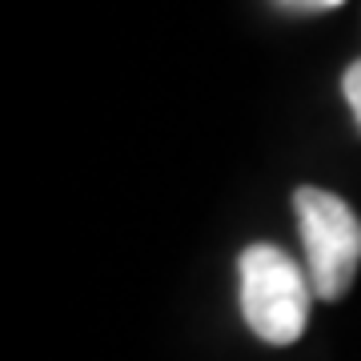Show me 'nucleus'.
Returning a JSON list of instances; mask_svg holds the SVG:
<instances>
[{"label":"nucleus","mask_w":361,"mask_h":361,"mask_svg":"<svg viewBox=\"0 0 361 361\" xmlns=\"http://www.w3.org/2000/svg\"><path fill=\"white\" fill-rule=\"evenodd\" d=\"M241 273V313L249 329L269 345H293L310 325L313 285L285 249L257 241L237 257Z\"/></svg>","instance_id":"f257e3e1"},{"label":"nucleus","mask_w":361,"mask_h":361,"mask_svg":"<svg viewBox=\"0 0 361 361\" xmlns=\"http://www.w3.org/2000/svg\"><path fill=\"white\" fill-rule=\"evenodd\" d=\"M293 209L313 297L322 301L345 297L361 265V217L337 193H325L313 185H301L293 193Z\"/></svg>","instance_id":"f03ea898"},{"label":"nucleus","mask_w":361,"mask_h":361,"mask_svg":"<svg viewBox=\"0 0 361 361\" xmlns=\"http://www.w3.org/2000/svg\"><path fill=\"white\" fill-rule=\"evenodd\" d=\"M341 89H345L349 113H353V121H357V129H361V61H353V65L345 68V77H341Z\"/></svg>","instance_id":"7ed1b4c3"},{"label":"nucleus","mask_w":361,"mask_h":361,"mask_svg":"<svg viewBox=\"0 0 361 361\" xmlns=\"http://www.w3.org/2000/svg\"><path fill=\"white\" fill-rule=\"evenodd\" d=\"M285 8H305V13H325V8H337L341 0H281Z\"/></svg>","instance_id":"20e7f679"}]
</instances>
